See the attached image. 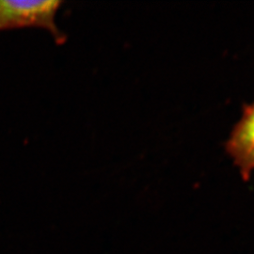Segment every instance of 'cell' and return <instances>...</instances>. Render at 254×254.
<instances>
[{"label":"cell","instance_id":"1","mask_svg":"<svg viewBox=\"0 0 254 254\" xmlns=\"http://www.w3.org/2000/svg\"><path fill=\"white\" fill-rule=\"evenodd\" d=\"M61 1L0 0V31L38 27L46 30L58 45L65 43L66 36L57 24Z\"/></svg>","mask_w":254,"mask_h":254},{"label":"cell","instance_id":"2","mask_svg":"<svg viewBox=\"0 0 254 254\" xmlns=\"http://www.w3.org/2000/svg\"><path fill=\"white\" fill-rule=\"evenodd\" d=\"M226 152L244 179L254 173V103L246 107L231 132Z\"/></svg>","mask_w":254,"mask_h":254}]
</instances>
